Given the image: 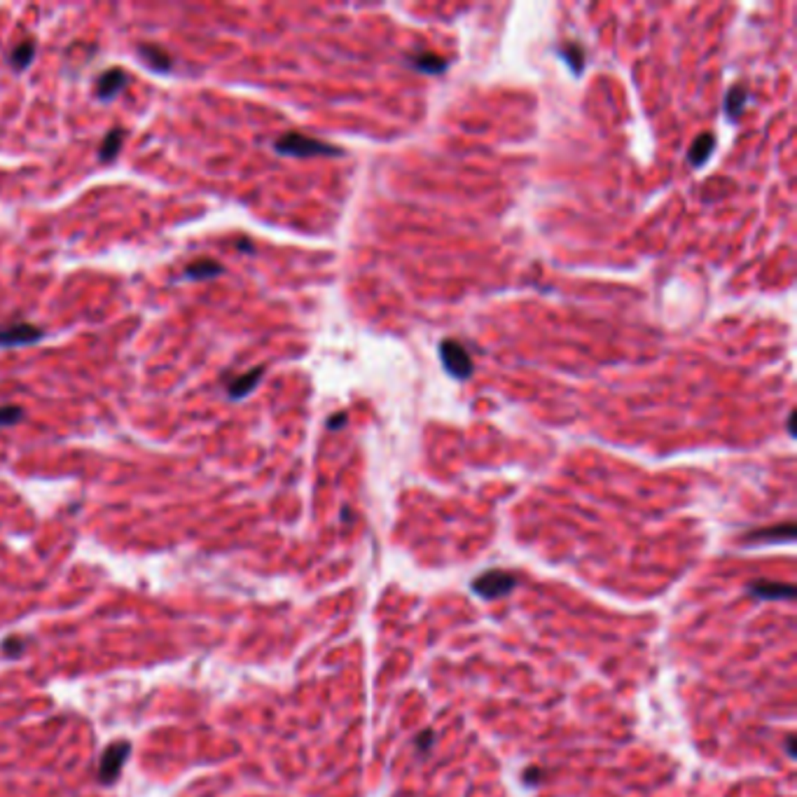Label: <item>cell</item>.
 Instances as JSON below:
<instances>
[{
	"instance_id": "1",
	"label": "cell",
	"mask_w": 797,
	"mask_h": 797,
	"mask_svg": "<svg viewBox=\"0 0 797 797\" xmlns=\"http://www.w3.org/2000/svg\"><path fill=\"white\" fill-rule=\"evenodd\" d=\"M274 150L279 155H290V157H330V155H341L339 148L335 145H328L323 140H316L311 136H304V133L290 131L285 136H281L274 143Z\"/></svg>"
},
{
	"instance_id": "2",
	"label": "cell",
	"mask_w": 797,
	"mask_h": 797,
	"mask_svg": "<svg viewBox=\"0 0 797 797\" xmlns=\"http://www.w3.org/2000/svg\"><path fill=\"white\" fill-rule=\"evenodd\" d=\"M514 585H517V578L507 571H498V568H491V571L482 573L480 578L473 580V592L482 599H500L507 597Z\"/></svg>"
},
{
	"instance_id": "3",
	"label": "cell",
	"mask_w": 797,
	"mask_h": 797,
	"mask_svg": "<svg viewBox=\"0 0 797 797\" xmlns=\"http://www.w3.org/2000/svg\"><path fill=\"white\" fill-rule=\"evenodd\" d=\"M440 358H442L444 370L456 379H468L475 370L473 358L468 355V351L453 339H447L440 344Z\"/></svg>"
},
{
	"instance_id": "4",
	"label": "cell",
	"mask_w": 797,
	"mask_h": 797,
	"mask_svg": "<svg viewBox=\"0 0 797 797\" xmlns=\"http://www.w3.org/2000/svg\"><path fill=\"white\" fill-rule=\"evenodd\" d=\"M129 753H131V744L129 741H115L106 748L99 765V781L101 783H115V778L120 776L122 767H124Z\"/></svg>"
},
{
	"instance_id": "5",
	"label": "cell",
	"mask_w": 797,
	"mask_h": 797,
	"mask_svg": "<svg viewBox=\"0 0 797 797\" xmlns=\"http://www.w3.org/2000/svg\"><path fill=\"white\" fill-rule=\"evenodd\" d=\"M38 339H42V330L35 328V325H28V323L10 325V328L0 330V346L33 344V341H38Z\"/></svg>"
},
{
	"instance_id": "6",
	"label": "cell",
	"mask_w": 797,
	"mask_h": 797,
	"mask_svg": "<svg viewBox=\"0 0 797 797\" xmlns=\"http://www.w3.org/2000/svg\"><path fill=\"white\" fill-rule=\"evenodd\" d=\"M126 84H129V75L122 68L106 71L99 77V82H96V96H99L101 101H110L115 99Z\"/></svg>"
},
{
	"instance_id": "7",
	"label": "cell",
	"mask_w": 797,
	"mask_h": 797,
	"mask_svg": "<svg viewBox=\"0 0 797 797\" xmlns=\"http://www.w3.org/2000/svg\"><path fill=\"white\" fill-rule=\"evenodd\" d=\"M748 592L758 599H793L795 597V587L793 585H783V582H774V580H753L748 582Z\"/></svg>"
},
{
	"instance_id": "8",
	"label": "cell",
	"mask_w": 797,
	"mask_h": 797,
	"mask_svg": "<svg viewBox=\"0 0 797 797\" xmlns=\"http://www.w3.org/2000/svg\"><path fill=\"white\" fill-rule=\"evenodd\" d=\"M793 538H795V524L786 522V524L769 526V529L751 531L748 536H744V541L746 543H781V541H793Z\"/></svg>"
},
{
	"instance_id": "9",
	"label": "cell",
	"mask_w": 797,
	"mask_h": 797,
	"mask_svg": "<svg viewBox=\"0 0 797 797\" xmlns=\"http://www.w3.org/2000/svg\"><path fill=\"white\" fill-rule=\"evenodd\" d=\"M262 374H265V367H255V370L246 372L243 377H238V379H234V382L229 384L227 393H229V397H234V400H241V397H246L250 391H253L255 386L260 384Z\"/></svg>"
},
{
	"instance_id": "10",
	"label": "cell",
	"mask_w": 797,
	"mask_h": 797,
	"mask_svg": "<svg viewBox=\"0 0 797 797\" xmlns=\"http://www.w3.org/2000/svg\"><path fill=\"white\" fill-rule=\"evenodd\" d=\"M138 54H140V59H143L152 71L164 73V71L171 68V57L164 50H159L157 45H145V42H140V45H138Z\"/></svg>"
},
{
	"instance_id": "11",
	"label": "cell",
	"mask_w": 797,
	"mask_h": 797,
	"mask_svg": "<svg viewBox=\"0 0 797 797\" xmlns=\"http://www.w3.org/2000/svg\"><path fill=\"white\" fill-rule=\"evenodd\" d=\"M715 148V136L713 133H702L690 148V164L692 167H702L704 162L711 157V152Z\"/></svg>"
},
{
	"instance_id": "12",
	"label": "cell",
	"mask_w": 797,
	"mask_h": 797,
	"mask_svg": "<svg viewBox=\"0 0 797 797\" xmlns=\"http://www.w3.org/2000/svg\"><path fill=\"white\" fill-rule=\"evenodd\" d=\"M225 269L223 265H218L216 260H197L192 262L187 269H185V279H194V281H204V279H213V276H220Z\"/></svg>"
},
{
	"instance_id": "13",
	"label": "cell",
	"mask_w": 797,
	"mask_h": 797,
	"mask_svg": "<svg viewBox=\"0 0 797 797\" xmlns=\"http://www.w3.org/2000/svg\"><path fill=\"white\" fill-rule=\"evenodd\" d=\"M33 57H35V42L33 40H24V42H19V45L15 47V50H12L10 64L15 66L17 71H21V68H26V66H30Z\"/></svg>"
},
{
	"instance_id": "14",
	"label": "cell",
	"mask_w": 797,
	"mask_h": 797,
	"mask_svg": "<svg viewBox=\"0 0 797 797\" xmlns=\"http://www.w3.org/2000/svg\"><path fill=\"white\" fill-rule=\"evenodd\" d=\"M122 143H124V131H122V129H113V131H108V136L103 138L101 152H99L103 162H110V159L118 157Z\"/></svg>"
},
{
	"instance_id": "15",
	"label": "cell",
	"mask_w": 797,
	"mask_h": 797,
	"mask_svg": "<svg viewBox=\"0 0 797 797\" xmlns=\"http://www.w3.org/2000/svg\"><path fill=\"white\" fill-rule=\"evenodd\" d=\"M746 87H741V84H737V87H732L729 89V94H727V101H725V110H727V115H729V120H737L741 113H744V106H746Z\"/></svg>"
},
{
	"instance_id": "16",
	"label": "cell",
	"mask_w": 797,
	"mask_h": 797,
	"mask_svg": "<svg viewBox=\"0 0 797 797\" xmlns=\"http://www.w3.org/2000/svg\"><path fill=\"white\" fill-rule=\"evenodd\" d=\"M412 64L414 68L433 73V75H438V73L447 68V61L442 57H435V54H416V57H412Z\"/></svg>"
},
{
	"instance_id": "17",
	"label": "cell",
	"mask_w": 797,
	"mask_h": 797,
	"mask_svg": "<svg viewBox=\"0 0 797 797\" xmlns=\"http://www.w3.org/2000/svg\"><path fill=\"white\" fill-rule=\"evenodd\" d=\"M559 54H561V59L568 61V66L573 68V73H582V68H585V52H582V47L578 45V42H571V45L561 47Z\"/></svg>"
},
{
	"instance_id": "18",
	"label": "cell",
	"mask_w": 797,
	"mask_h": 797,
	"mask_svg": "<svg viewBox=\"0 0 797 797\" xmlns=\"http://www.w3.org/2000/svg\"><path fill=\"white\" fill-rule=\"evenodd\" d=\"M17 421H21L19 407H0V426H15Z\"/></svg>"
},
{
	"instance_id": "19",
	"label": "cell",
	"mask_w": 797,
	"mask_h": 797,
	"mask_svg": "<svg viewBox=\"0 0 797 797\" xmlns=\"http://www.w3.org/2000/svg\"><path fill=\"white\" fill-rule=\"evenodd\" d=\"M433 744H435V732H433V729H426V732H421L419 737H416V746H419V751H424V753L431 751Z\"/></svg>"
},
{
	"instance_id": "20",
	"label": "cell",
	"mask_w": 797,
	"mask_h": 797,
	"mask_svg": "<svg viewBox=\"0 0 797 797\" xmlns=\"http://www.w3.org/2000/svg\"><path fill=\"white\" fill-rule=\"evenodd\" d=\"M541 774H543L541 769H536V767H529V769L524 771V781L529 783V786H533V783H541Z\"/></svg>"
},
{
	"instance_id": "21",
	"label": "cell",
	"mask_w": 797,
	"mask_h": 797,
	"mask_svg": "<svg viewBox=\"0 0 797 797\" xmlns=\"http://www.w3.org/2000/svg\"><path fill=\"white\" fill-rule=\"evenodd\" d=\"M344 424H346V414L341 412V414H337L335 419H330V421H328V428H330V431H337V428L344 426Z\"/></svg>"
},
{
	"instance_id": "22",
	"label": "cell",
	"mask_w": 797,
	"mask_h": 797,
	"mask_svg": "<svg viewBox=\"0 0 797 797\" xmlns=\"http://www.w3.org/2000/svg\"><path fill=\"white\" fill-rule=\"evenodd\" d=\"M786 748H788V756H790V758H795V737H793V734H788Z\"/></svg>"
},
{
	"instance_id": "23",
	"label": "cell",
	"mask_w": 797,
	"mask_h": 797,
	"mask_svg": "<svg viewBox=\"0 0 797 797\" xmlns=\"http://www.w3.org/2000/svg\"><path fill=\"white\" fill-rule=\"evenodd\" d=\"M793 421H795V412H790V416H788V433H790V435H795V426H793Z\"/></svg>"
}]
</instances>
